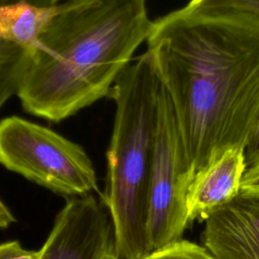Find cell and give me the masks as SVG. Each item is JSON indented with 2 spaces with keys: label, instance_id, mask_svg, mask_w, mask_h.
I'll list each match as a JSON object with an SVG mask.
<instances>
[{
  "label": "cell",
  "instance_id": "4fadbf2b",
  "mask_svg": "<svg viewBox=\"0 0 259 259\" xmlns=\"http://www.w3.org/2000/svg\"><path fill=\"white\" fill-rule=\"evenodd\" d=\"M240 195L259 198V160L246 168L242 179Z\"/></svg>",
  "mask_w": 259,
  "mask_h": 259
},
{
  "label": "cell",
  "instance_id": "277c9868",
  "mask_svg": "<svg viewBox=\"0 0 259 259\" xmlns=\"http://www.w3.org/2000/svg\"><path fill=\"white\" fill-rule=\"evenodd\" d=\"M0 164L60 195L98 191L92 161L80 145L15 115L0 121Z\"/></svg>",
  "mask_w": 259,
  "mask_h": 259
},
{
  "label": "cell",
  "instance_id": "9a60e30c",
  "mask_svg": "<svg viewBox=\"0 0 259 259\" xmlns=\"http://www.w3.org/2000/svg\"><path fill=\"white\" fill-rule=\"evenodd\" d=\"M245 159L247 167L259 160V124L245 147Z\"/></svg>",
  "mask_w": 259,
  "mask_h": 259
},
{
  "label": "cell",
  "instance_id": "5bb4252c",
  "mask_svg": "<svg viewBox=\"0 0 259 259\" xmlns=\"http://www.w3.org/2000/svg\"><path fill=\"white\" fill-rule=\"evenodd\" d=\"M39 250L23 248L17 241L0 244V259H39Z\"/></svg>",
  "mask_w": 259,
  "mask_h": 259
},
{
  "label": "cell",
  "instance_id": "52a82bcc",
  "mask_svg": "<svg viewBox=\"0 0 259 259\" xmlns=\"http://www.w3.org/2000/svg\"><path fill=\"white\" fill-rule=\"evenodd\" d=\"M203 246L218 259H259V198L239 195L204 221Z\"/></svg>",
  "mask_w": 259,
  "mask_h": 259
},
{
  "label": "cell",
  "instance_id": "9c48e42d",
  "mask_svg": "<svg viewBox=\"0 0 259 259\" xmlns=\"http://www.w3.org/2000/svg\"><path fill=\"white\" fill-rule=\"evenodd\" d=\"M58 5L37 6L23 0L0 4V38L31 53Z\"/></svg>",
  "mask_w": 259,
  "mask_h": 259
},
{
  "label": "cell",
  "instance_id": "2e32d148",
  "mask_svg": "<svg viewBox=\"0 0 259 259\" xmlns=\"http://www.w3.org/2000/svg\"><path fill=\"white\" fill-rule=\"evenodd\" d=\"M13 223H15L13 213L0 198V229H7Z\"/></svg>",
  "mask_w": 259,
  "mask_h": 259
},
{
  "label": "cell",
  "instance_id": "5b68a950",
  "mask_svg": "<svg viewBox=\"0 0 259 259\" xmlns=\"http://www.w3.org/2000/svg\"><path fill=\"white\" fill-rule=\"evenodd\" d=\"M191 178L173 106L161 83L150 172L149 254L181 239L189 225L186 193Z\"/></svg>",
  "mask_w": 259,
  "mask_h": 259
},
{
  "label": "cell",
  "instance_id": "8fae6325",
  "mask_svg": "<svg viewBox=\"0 0 259 259\" xmlns=\"http://www.w3.org/2000/svg\"><path fill=\"white\" fill-rule=\"evenodd\" d=\"M185 9L199 13H247L259 18V0H190Z\"/></svg>",
  "mask_w": 259,
  "mask_h": 259
},
{
  "label": "cell",
  "instance_id": "7c38bea8",
  "mask_svg": "<svg viewBox=\"0 0 259 259\" xmlns=\"http://www.w3.org/2000/svg\"><path fill=\"white\" fill-rule=\"evenodd\" d=\"M143 259H218L203 245L179 239L156 251Z\"/></svg>",
  "mask_w": 259,
  "mask_h": 259
},
{
  "label": "cell",
  "instance_id": "6da1fadb",
  "mask_svg": "<svg viewBox=\"0 0 259 259\" xmlns=\"http://www.w3.org/2000/svg\"><path fill=\"white\" fill-rule=\"evenodd\" d=\"M192 176L213 156L246 147L259 124V18L184 7L147 38Z\"/></svg>",
  "mask_w": 259,
  "mask_h": 259
},
{
  "label": "cell",
  "instance_id": "7a4b0ae2",
  "mask_svg": "<svg viewBox=\"0 0 259 259\" xmlns=\"http://www.w3.org/2000/svg\"><path fill=\"white\" fill-rule=\"evenodd\" d=\"M153 21L146 0H69L39 35L18 90L25 111L61 121L108 96Z\"/></svg>",
  "mask_w": 259,
  "mask_h": 259
},
{
  "label": "cell",
  "instance_id": "e0dca14e",
  "mask_svg": "<svg viewBox=\"0 0 259 259\" xmlns=\"http://www.w3.org/2000/svg\"><path fill=\"white\" fill-rule=\"evenodd\" d=\"M102 259H118V258L116 257V255L114 254V252H111V253L105 255Z\"/></svg>",
  "mask_w": 259,
  "mask_h": 259
},
{
  "label": "cell",
  "instance_id": "ac0fdd59",
  "mask_svg": "<svg viewBox=\"0 0 259 259\" xmlns=\"http://www.w3.org/2000/svg\"><path fill=\"white\" fill-rule=\"evenodd\" d=\"M60 0H53V4L54 5H58V2H59Z\"/></svg>",
  "mask_w": 259,
  "mask_h": 259
},
{
  "label": "cell",
  "instance_id": "8992f818",
  "mask_svg": "<svg viewBox=\"0 0 259 259\" xmlns=\"http://www.w3.org/2000/svg\"><path fill=\"white\" fill-rule=\"evenodd\" d=\"M113 250L109 212L91 193L67 200L39 249V259H102Z\"/></svg>",
  "mask_w": 259,
  "mask_h": 259
},
{
  "label": "cell",
  "instance_id": "3957f363",
  "mask_svg": "<svg viewBox=\"0 0 259 259\" xmlns=\"http://www.w3.org/2000/svg\"><path fill=\"white\" fill-rule=\"evenodd\" d=\"M160 88L154 58L147 49L120 73L108 95L115 103V114L106 152L104 204L118 259H143L149 254L150 172Z\"/></svg>",
  "mask_w": 259,
  "mask_h": 259
},
{
  "label": "cell",
  "instance_id": "ba28073f",
  "mask_svg": "<svg viewBox=\"0 0 259 259\" xmlns=\"http://www.w3.org/2000/svg\"><path fill=\"white\" fill-rule=\"evenodd\" d=\"M247 168L245 149L228 148L213 156L192 176L186 193L189 223L204 222L240 195Z\"/></svg>",
  "mask_w": 259,
  "mask_h": 259
},
{
  "label": "cell",
  "instance_id": "30bf717a",
  "mask_svg": "<svg viewBox=\"0 0 259 259\" xmlns=\"http://www.w3.org/2000/svg\"><path fill=\"white\" fill-rule=\"evenodd\" d=\"M30 60V53L0 38V108L18 93Z\"/></svg>",
  "mask_w": 259,
  "mask_h": 259
}]
</instances>
